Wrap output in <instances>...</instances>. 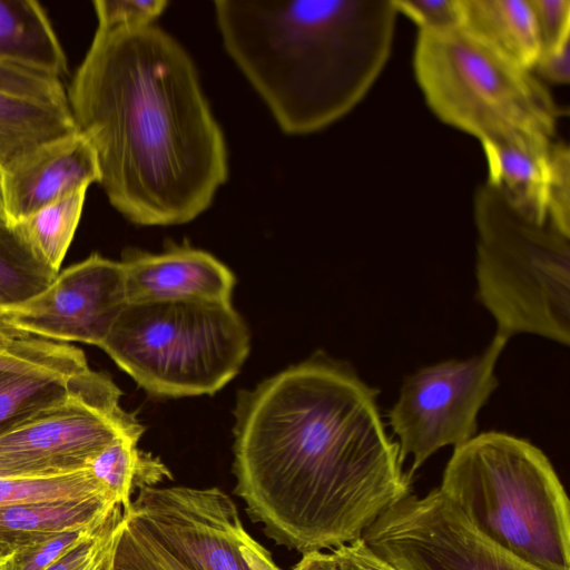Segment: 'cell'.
Returning a JSON list of instances; mask_svg holds the SVG:
<instances>
[{"label": "cell", "mask_w": 570, "mask_h": 570, "mask_svg": "<svg viewBox=\"0 0 570 570\" xmlns=\"http://www.w3.org/2000/svg\"><path fill=\"white\" fill-rule=\"evenodd\" d=\"M379 393L350 363L317 354L238 396L234 492L276 544L335 549L410 494Z\"/></svg>", "instance_id": "6da1fadb"}, {"label": "cell", "mask_w": 570, "mask_h": 570, "mask_svg": "<svg viewBox=\"0 0 570 570\" xmlns=\"http://www.w3.org/2000/svg\"><path fill=\"white\" fill-rule=\"evenodd\" d=\"M67 99L95 149L99 184L131 223H188L227 180L224 135L196 67L158 26L97 27Z\"/></svg>", "instance_id": "7a4b0ae2"}, {"label": "cell", "mask_w": 570, "mask_h": 570, "mask_svg": "<svg viewBox=\"0 0 570 570\" xmlns=\"http://www.w3.org/2000/svg\"><path fill=\"white\" fill-rule=\"evenodd\" d=\"M224 47L279 128L308 135L350 112L382 72L392 0H216Z\"/></svg>", "instance_id": "3957f363"}, {"label": "cell", "mask_w": 570, "mask_h": 570, "mask_svg": "<svg viewBox=\"0 0 570 570\" xmlns=\"http://www.w3.org/2000/svg\"><path fill=\"white\" fill-rule=\"evenodd\" d=\"M440 490L487 539L538 570H570V504L548 456L504 432L454 448Z\"/></svg>", "instance_id": "277c9868"}, {"label": "cell", "mask_w": 570, "mask_h": 570, "mask_svg": "<svg viewBox=\"0 0 570 570\" xmlns=\"http://www.w3.org/2000/svg\"><path fill=\"white\" fill-rule=\"evenodd\" d=\"M476 297L497 335L570 343V235L518 209L485 181L474 194Z\"/></svg>", "instance_id": "5b68a950"}, {"label": "cell", "mask_w": 570, "mask_h": 570, "mask_svg": "<svg viewBox=\"0 0 570 570\" xmlns=\"http://www.w3.org/2000/svg\"><path fill=\"white\" fill-rule=\"evenodd\" d=\"M100 348L149 394L186 397L232 381L250 335L230 302L127 303Z\"/></svg>", "instance_id": "8992f818"}, {"label": "cell", "mask_w": 570, "mask_h": 570, "mask_svg": "<svg viewBox=\"0 0 570 570\" xmlns=\"http://www.w3.org/2000/svg\"><path fill=\"white\" fill-rule=\"evenodd\" d=\"M414 72L432 111L480 141L511 130L554 136L561 110L542 81L462 27L419 31Z\"/></svg>", "instance_id": "52a82bcc"}, {"label": "cell", "mask_w": 570, "mask_h": 570, "mask_svg": "<svg viewBox=\"0 0 570 570\" xmlns=\"http://www.w3.org/2000/svg\"><path fill=\"white\" fill-rule=\"evenodd\" d=\"M509 340L494 335L485 350L468 360H448L404 377L389 424L410 474L446 445L476 434L478 414L497 389L494 368Z\"/></svg>", "instance_id": "ba28073f"}, {"label": "cell", "mask_w": 570, "mask_h": 570, "mask_svg": "<svg viewBox=\"0 0 570 570\" xmlns=\"http://www.w3.org/2000/svg\"><path fill=\"white\" fill-rule=\"evenodd\" d=\"M124 512L190 570H282L216 487H144Z\"/></svg>", "instance_id": "9c48e42d"}, {"label": "cell", "mask_w": 570, "mask_h": 570, "mask_svg": "<svg viewBox=\"0 0 570 570\" xmlns=\"http://www.w3.org/2000/svg\"><path fill=\"white\" fill-rule=\"evenodd\" d=\"M362 538L397 570H538L482 535L440 488L401 499Z\"/></svg>", "instance_id": "30bf717a"}, {"label": "cell", "mask_w": 570, "mask_h": 570, "mask_svg": "<svg viewBox=\"0 0 570 570\" xmlns=\"http://www.w3.org/2000/svg\"><path fill=\"white\" fill-rule=\"evenodd\" d=\"M144 426L120 404L73 399L0 433V478L77 472L116 439Z\"/></svg>", "instance_id": "8fae6325"}, {"label": "cell", "mask_w": 570, "mask_h": 570, "mask_svg": "<svg viewBox=\"0 0 570 570\" xmlns=\"http://www.w3.org/2000/svg\"><path fill=\"white\" fill-rule=\"evenodd\" d=\"M128 303L121 262L95 253L28 301L0 307V325L59 342L101 346Z\"/></svg>", "instance_id": "7c38bea8"}, {"label": "cell", "mask_w": 570, "mask_h": 570, "mask_svg": "<svg viewBox=\"0 0 570 570\" xmlns=\"http://www.w3.org/2000/svg\"><path fill=\"white\" fill-rule=\"evenodd\" d=\"M99 179L95 149L81 132L47 141L0 167L7 223L14 224Z\"/></svg>", "instance_id": "4fadbf2b"}, {"label": "cell", "mask_w": 570, "mask_h": 570, "mask_svg": "<svg viewBox=\"0 0 570 570\" xmlns=\"http://www.w3.org/2000/svg\"><path fill=\"white\" fill-rule=\"evenodd\" d=\"M120 262L128 303L230 302L235 276L205 250L185 245L157 254L128 249Z\"/></svg>", "instance_id": "5bb4252c"}, {"label": "cell", "mask_w": 570, "mask_h": 570, "mask_svg": "<svg viewBox=\"0 0 570 570\" xmlns=\"http://www.w3.org/2000/svg\"><path fill=\"white\" fill-rule=\"evenodd\" d=\"M481 145L488 165L487 181L499 187L529 217L550 222L553 139L533 131L511 130L484 139Z\"/></svg>", "instance_id": "9a60e30c"}, {"label": "cell", "mask_w": 570, "mask_h": 570, "mask_svg": "<svg viewBox=\"0 0 570 570\" xmlns=\"http://www.w3.org/2000/svg\"><path fill=\"white\" fill-rule=\"evenodd\" d=\"M121 391L105 373L69 376L46 370L0 367V433L73 399L118 405Z\"/></svg>", "instance_id": "2e32d148"}, {"label": "cell", "mask_w": 570, "mask_h": 570, "mask_svg": "<svg viewBox=\"0 0 570 570\" xmlns=\"http://www.w3.org/2000/svg\"><path fill=\"white\" fill-rule=\"evenodd\" d=\"M118 505L105 498L1 505L0 562L51 534L100 524Z\"/></svg>", "instance_id": "e0dca14e"}, {"label": "cell", "mask_w": 570, "mask_h": 570, "mask_svg": "<svg viewBox=\"0 0 570 570\" xmlns=\"http://www.w3.org/2000/svg\"><path fill=\"white\" fill-rule=\"evenodd\" d=\"M0 62L42 70L61 79L68 73L62 46L39 2L0 0Z\"/></svg>", "instance_id": "ac0fdd59"}, {"label": "cell", "mask_w": 570, "mask_h": 570, "mask_svg": "<svg viewBox=\"0 0 570 570\" xmlns=\"http://www.w3.org/2000/svg\"><path fill=\"white\" fill-rule=\"evenodd\" d=\"M461 9L465 31L532 70L541 47L529 0H461Z\"/></svg>", "instance_id": "d6986e66"}, {"label": "cell", "mask_w": 570, "mask_h": 570, "mask_svg": "<svg viewBox=\"0 0 570 570\" xmlns=\"http://www.w3.org/2000/svg\"><path fill=\"white\" fill-rule=\"evenodd\" d=\"M76 131L68 104L0 90V167L47 141Z\"/></svg>", "instance_id": "ffe728a7"}, {"label": "cell", "mask_w": 570, "mask_h": 570, "mask_svg": "<svg viewBox=\"0 0 570 570\" xmlns=\"http://www.w3.org/2000/svg\"><path fill=\"white\" fill-rule=\"evenodd\" d=\"M87 189L75 190L10 225L31 254L57 273L81 218Z\"/></svg>", "instance_id": "44dd1931"}, {"label": "cell", "mask_w": 570, "mask_h": 570, "mask_svg": "<svg viewBox=\"0 0 570 570\" xmlns=\"http://www.w3.org/2000/svg\"><path fill=\"white\" fill-rule=\"evenodd\" d=\"M0 367L46 370L69 376L91 370L82 351L72 345L23 334L1 325Z\"/></svg>", "instance_id": "7402d4cb"}, {"label": "cell", "mask_w": 570, "mask_h": 570, "mask_svg": "<svg viewBox=\"0 0 570 570\" xmlns=\"http://www.w3.org/2000/svg\"><path fill=\"white\" fill-rule=\"evenodd\" d=\"M91 498L118 503L88 468L58 475L0 478V507Z\"/></svg>", "instance_id": "603a6c76"}, {"label": "cell", "mask_w": 570, "mask_h": 570, "mask_svg": "<svg viewBox=\"0 0 570 570\" xmlns=\"http://www.w3.org/2000/svg\"><path fill=\"white\" fill-rule=\"evenodd\" d=\"M57 274L31 254L10 225L0 224V307L28 301Z\"/></svg>", "instance_id": "cb8c5ba5"}, {"label": "cell", "mask_w": 570, "mask_h": 570, "mask_svg": "<svg viewBox=\"0 0 570 570\" xmlns=\"http://www.w3.org/2000/svg\"><path fill=\"white\" fill-rule=\"evenodd\" d=\"M112 570H190L173 557L131 515L124 512Z\"/></svg>", "instance_id": "d4e9b609"}, {"label": "cell", "mask_w": 570, "mask_h": 570, "mask_svg": "<svg viewBox=\"0 0 570 570\" xmlns=\"http://www.w3.org/2000/svg\"><path fill=\"white\" fill-rule=\"evenodd\" d=\"M122 527L124 510L118 505L97 531L46 570H112L115 551Z\"/></svg>", "instance_id": "484cf974"}, {"label": "cell", "mask_w": 570, "mask_h": 570, "mask_svg": "<svg viewBox=\"0 0 570 570\" xmlns=\"http://www.w3.org/2000/svg\"><path fill=\"white\" fill-rule=\"evenodd\" d=\"M102 523L51 534L11 554L0 562V570H46L60 557L97 531Z\"/></svg>", "instance_id": "4316f807"}, {"label": "cell", "mask_w": 570, "mask_h": 570, "mask_svg": "<svg viewBox=\"0 0 570 570\" xmlns=\"http://www.w3.org/2000/svg\"><path fill=\"white\" fill-rule=\"evenodd\" d=\"M0 90L17 96L68 104L62 79L33 68L0 62Z\"/></svg>", "instance_id": "83f0119b"}, {"label": "cell", "mask_w": 570, "mask_h": 570, "mask_svg": "<svg viewBox=\"0 0 570 570\" xmlns=\"http://www.w3.org/2000/svg\"><path fill=\"white\" fill-rule=\"evenodd\" d=\"M101 28H134L154 23L167 6L164 0H96L92 2Z\"/></svg>", "instance_id": "f1b7e54d"}, {"label": "cell", "mask_w": 570, "mask_h": 570, "mask_svg": "<svg viewBox=\"0 0 570 570\" xmlns=\"http://www.w3.org/2000/svg\"><path fill=\"white\" fill-rule=\"evenodd\" d=\"M397 13L413 20L419 31H448L461 27V0H392Z\"/></svg>", "instance_id": "f546056e"}, {"label": "cell", "mask_w": 570, "mask_h": 570, "mask_svg": "<svg viewBox=\"0 0 570 570\" xmlns=\"http://www.w3.org/2000/svg\"><path fill=\"white\" fill-rule=\"evenodd\" d=\"M549 220L570 235V151L567 144L553 141Z\"/></svg>", "instance_id": "4dcf8cb0"}, {"label": "cell", "mask_w": 570, "mask_h": 570, "mask_svg": "<svg viewBox=\"0 0 570 570\" xmlns=\"http://www.w3.org/2000/svg\"><path fill=\"white\" fill-rule=\"evenodd\" d=\"M529 2L541 52L554 50L568 43L570 38V0H529Z\"/></svg>", "instance_id": "1f68e13d"}, {"label": "cell", "mask_w": 570, "mask_h": 570, "mask_svg": "<svg viewBox=\"0 0 570 570\" xmlns=\"http://www.w3.org/2000/svg\"><path fill=\"white\" fill-rule=\"evenodd\" d=\"M331 554L335 570H397L375 553L362 537L335 548Z\"/></svg>", "instance_id": "d6a6232c"}, {"label": "cell", "mask_w": 570, "mask_h": 570, "mask_svg": "<svg viewBox=\"0 0 570 570\" xmlns=\"http://www.w3.org/2000/svg\"><path fill=\"white\" fill-rule=\"evenodd\" d=\"M569 42L558 49L542 51L532 71L538 78H542L556 85H566L570 79Z\"/></svg>", "instance_id": "836d02e7"}, {"label": "cell", "mask_w": 570, "mask_h": 570, "mask_svg": "<svg viewBox=\"0 0 570 570\" xmlns=\"http://www.w3.org/2000/svg\"><path fill=\"white\" fill-rule=\"evenodd\" d=\"M292 570H335V564L331 553L315 551L303 554Z\"/></svg>", "instance_id": "e575fe53"}, {"label": "cell", "mask_w": 570, "mask_h": 570, "mask_svg": "<svg viewBox=\"0 0 570 570\" xmlns=\"http://www.w3.org/2000/svg\"><path fill=\"white\" fill-rule=\"evenodd\" d=\"M0 224H8L3 212L1 198H0Z\"/></svg>", "instance_id": "d590c367"}]
</instances>
